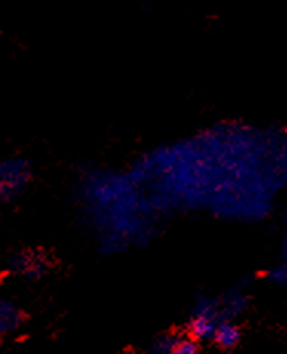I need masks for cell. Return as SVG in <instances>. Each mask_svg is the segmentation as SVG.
<instances>
[{
  "label": "cell",
  "mask_w": 287,
  "mask_h": 354,
  "mask_svg": "<svg viewBox=\"0 0 287 354\" xmlns=\"http://www.w3.org/2000/svg\"><path fill=\"white\" fill-rule=\"evenodd\" d=\"M168 354H198V345L194 339L177 336Z\"/></svg>",
  "instance_id": "4"
},
{
  "label": "cell",
  "mask_w": 287,
  "mask_h": 354,
  "mask_svg": "<svg viewBox=\"0 0 287 354\" xmlns=\"http://www.w3.org/2000/svg\"><path fill=\"white\" fill-rule=\"evenodd\" d=\"M217 325L218 324H215L214 313L208 308H200L195 313L192 322H190V335L200 339L214 337Z\"/></svg>",
  "instance_id": "2"
},
{
  "label": "cell",
  "mask_w": 287,
  "mask_h": 354,
  "mask_svg": "<svg viewBox=\"0 0 287 354\" xmlns=\"http://www.w3.org/2000/svg\"><path fill=\"white\" fill-rule=\"evenodd\" d=\"M214 339L221 348H232L238 342V339H240V330L234 324L221 322L217 325Z\"/></svg>",
  "instance_id": "3"
},
{
  "label": "cell",
  "mask_w": 287,
  "mask_h": 354,
  "mask_svg": "<svg viewBox=\"0 0 287 354\" xmlns=\"http://www.w3.org/2000/svg\"><path fill=\"white\" fill-rule=\"evenodd\" d=\"M31 179L28 160L20 158L6 159L0 167V192L5 201H11L23 192Z\"/></svg>",
  "instance_id": "1"
},
{
  "label": "cell",
  "mask_w": 287,
  "mask_h": 354,
  "mask_svg": "<svg viewBox=\"0 0 287 354\" xmlns=\"http://www.w3.org/2000/svg\"><path fill=\"white\" fill-rule=\"evenodd\" d=\"M131 354H132V353H131Z\"/></svg>",
  "instance_id": "6"
},
{
  "label": "cell",
  "mask_w": 287,
  "mask_h": 354,
  "mask_svg": "<svg viewBox=\"0 0 287 354\" xmlns=\"http://www.w3.org/2000/svg\"><path fill=\"white\" fill-rule=\"evenodd\" d=\"M284 254L287 256V245H286V248H284Z\"/></svg>",
  "instance_id": "5"
}]
</instances>
